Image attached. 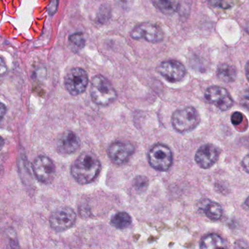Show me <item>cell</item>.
Masks as SVG:
<instances>
[{"instance_id":"obj_3","label":"cell","mask_w":249,"mask_h":249,"mask_svg":"<svg viewBox=\"0 0 249 249\" xmlns=\"http://www.w3.org/2000/svg\"><path fill=\"white\" fill-rule=\"evenodd\" d=\"M200 122L199 113L195 107L188 106L178 109L172 116L173 128L180 133L190 132L196 127Z\"/></svg>"},{"instance_id":"obj_4","label":"cell","mask_w":249,"mask_h":249,"mask_svg":"<svg viewBox=\"0 0 249 249\" xmlns=\"http://www.w3.org/2000/svg\"><path fill=\"white\" fill-rule=\"evenodd\" d=\"M148 160L150 165L154 170L166 172L173 164V153L167 145L156 144L148 152Z\"/></svg>"},{"instance_id":"obj_16","label":"cell","mask_w":249,"mask_h":249,"mask_svg":"<svg viewBox=\"0 0 249 249\" xmlns=\"http://www.w3.org/2000/svg\"><path fill=\"white\" fill-rule=\"evenodd\" d=\"M217 76L221 81L226 83L234 81L237 77V71L232 65L228 64H221L217 69Z\"/></svg>"},{"instance_id":"obj_28","label":"cell","mask_w":249,"mask_h":249,"mask_svg":"<svg viewBox=\"0 0 249 249\" xmlns=\"http://www.w3.org/2000/svg\"><path fill=\"white\" fill-rule=\"evenodd\" d=\"M245 204H246V206L249 207V196L246 199V202H245Z\"/></svg>"},{"instance_id":"obj_9","label":"cell","mask_w":249,"mask_h":249,"mask_svg":"<svg viewBox=\"0 0 249 249\" xmlns=\"http://www.w3.org/2000/svg\"><path fill=\"white\" fill-rule=\"evenodd\" d=\"M135 151V146L129 141H117L109 145L107 154L112 162L122 165L130 160Z\"/></svg>"},{"instance_id":"obj_18","label":"cell","mask_w":249,"mask_h":249,"mask_svg":"<svg viewBox=\"0 0 249 249\" xmlns=\"http://www.w3.org/2000/svg\"><path fill=\"white\" fill-rule=\"evenodd\" d=\"M201 249H217V248H225L224 240L216 234H210L205 236L201 240Z\"/></svg>"},{"instance_id":"obj_5","label":"cell","mask_w":249,"mask_h":249,"mask_svg":"<svg viewBox=\"0 0 249 249\" xmlns=\"http://www.w3.org/2000/svg\"><path fill=\"white\" fill-rule=\"evenodd\" d=\"M76 221V213L70 207H60L55 210L49 218L51 227L54 231L62 232L73 227Z\"/></svg>"},{"instance_id":"obj_21","label":"cell","mask_w":249,"mask_h":249,"mask_svg":"<svg viewBox=\"0 0 249 249\" xmlns=\"http://www.w3.org/2000/svg\"><path fill=\"white\" fill-rule=\"evenodd\" d=\"M207 2L213 8L224 10L229 9L233 5V0H207Z\"/></svg>"},{"instance_id":"obj_29","label":"cell","mask_w":249,"mask_h":249,"mask_svg":"<svg viewBox=\"0 0 249 249\" xmlns=\"http://www.w3.org/2000/svg\"><path fill=\"white\" fill-rule=\"evenodd\" d=\"M246 32H247V33L249 34V25L248 26L247 28H246Z\"/></svg>"},{"instance_id":"obj_19","label":"cell","mask_w":249,"mask_h":249,"mask_svg":"<svg viewBox=\"0 0 249 249\" xmlns=\"http://www.w3.org/2000/svg\"><path fill=\"white\" fill-rule=\"evenodd\" d=\"M69 43L71 49L75 53H78L84 49L86 44L85 37L81 33H77L70 36Z\"/></svg>"},{"instance_id":"obj_12","label":"cell","mask_w":249,"mask_h":249,"mask_svg":"<svg viewBox=\"0 0 249 249\" xmlns=\"http://www.w3.org/2000/svg\"><path fill=\"white\" fill-rule=\"evenodd\" d=\"M219 149L213 144H205L201 145L195 154V161L203 169L212 167L219 157Z\"/></svg>"},{"instance_id":"obj_10","label":"cell","mask_w":249,"mask_h":249,"mask_svg":"<svg viewBox=\"0 0 249 249\" xmlns=\"http://www.w3.org/2000/svg\"><path fill=\"white\" fill-rule=\"evenodd\" d=\"M205 98L208 103L213 105L222 111L228 110L234 104L232 97L228 91L218 86L208 87L205 92Z\"/></svg>"},{"instance_id":"obj_14","label":"cell","mask_w":249,"mask_h":249,"mask_svg":"<svg viewBox=\"0 0 249 249\" xmlns=\"http://www.w3.org/2000/svg\"><path fill=\"white\" fill-rule=\"evenodd\" d=\"M200 209L207 217L211 220H218L223 215V210L221 205L209 199L202 201Z\"/></svg>"},{"instance_id":"obj_13","label":"cell","mask_w":249,"mask_h":249,"mask_svg":"<svg viewBox=\"0 0 249 249\" xmlns=\"http://www.w3.org/2000/svg\"><path fill=\"white\" fill-rule=\"evenodd\" d=\"M81 146V140L72 131H65L61 134L56 141V148L60 154H73Z\"/></svg>"},{"instance_id":"obj_27","label":"cell","mask_w":249,"mask_h":249,"mask_svg":"<svg viewBox=\"0 0 249 249\" xmlns=\"http://www.w3.org/2000/svg\"><path fill=\"white\" fill-rule=\"evenodd\" d=\"M246 76L248 81H249V61L246 65Z\"/></svg>"},{"instance_id":"obj_6","label":"cell","mask_w":249,"mask_h":249,"mask_svg":"<svg viewBox=\"0 0 249 249\" xmlns=\"http://www.w3.org/2000/svg\"><path fill=\"white\" fill-rule=\"evenodd\" d=\"M88 84V75L82 68L71 70L65 78V89L72 96L83 94L87 90Z\"/></svg>"},{"instance_id":"obj_8","label":"cell","mask_w":249,"mask_h":249,"mask_svg":"<svg viewBox=\"0 0 249 249\" xmlns=\"http://www.w3.org/2000/svg\"><path fill=\"white\" fill-rule=\"evenodd\" d=\"M130 37L134 40H145L148 43H157L162 41L164 34L161 27L157 24L144 22L138 24L131 31Z\"/></svg>"},{"instance_id":"obj_1","label":"cell","mask_w":249,"mask_h":249,"mask_svg":"<svg viewBox=\"0 0 249 249\" xmlns=\"http://www.w3.org/2000/svg\"><path fill=\"white\" fill-rule=\"evenodd\" d=\"M101 161L93 153H82L72 164L71 173L77 183L89 184L94 181L101 170Z\"/></svg>"},{"instance_id":"obj_17","label":"cell","mask_w":249,"mask_h":249,"mask_svg":"<svg viewBox=\"0 0 249 249\" xmlns=\"http://www.w3.org/2000/svg\"><path fill=\"white\" fill-rule=\"evenodd\" d=\"M132 219L131 215L126 212H119L115 214L110 220V224L115 228L119 230H124L132 224Z\"/></svg>"},{"instance_id":"obj_11","label":"cell","mask_w":249,"mask_h":249,"mask_svg":"<svg viewBox=\"0 0 249 249\" xmlns=\"http://www.w3.org/2000/svg\"><path fill=\"white\" fill-rule=\"evenodd\" d=\"M157 72L169 82L177 83L184 78L186 70L184 65L178 61L168 60L159 65Z\"/></svg>"},{"instance_id":"obj_2","label":"cell","mask_w":249,"mask_h":249,"mask_svg":"<svg viewBox=\"0 0 249 249\" xmlns=\"http://www.w3.org/2000/svg\"><path fill=\"white\" fill-rule=\"evenodd\" d=\"M90 94L91 100L100 106H107L117 98V93L111 83L101 75H95L91 79Z\"/></svg>"},{"instance_id":"obj_7","label":"cell","mask_w":249,"mask_h":249,"mask_svg":"<svg viewBox=\"0 0 249 249\" xmlns=\"http://www.w3.org/2000/svg\"><path fill=\"white\" fill-rule=\"evenodd\" d=\"M33 170L37 180L44 184L52 183L56 176V165L53 160L46 156H38L36 158Z\"/></svg>"},{"instance_id":"obj_25","label":"cell","mask_w":249,"mask_h":249,"mask_svg":"<svg viewBox=\"0 0 249 249\" xmlns=\"http://www.w3.org/2000/svg\"><path fill=\"white\" fill-rule=\"evenodd\" d=\"M116 1L119 2V3H120L121 5H128L132 2V0H116Z\"/></svg>"},{"instance_id":"obj_24","label":"cell","mask_w":249,"mask_h":249,"mask_svg":"<svg viewBox=\"0 0 249 249\" xmlns=\"http://www.w3.org/2000/svg\"><path fill=\"white\" fill-rule=\"evenodd\" d=\"M242 167L246 173H249V155L246 156L242 160Z\"/></svg>"},{"instance_id":"obj_26","label":"cell","mask_w":249,"mask_h":249,"mask_svg":"<svg viewBox=\"0 0 249 249\" xmlns=\"http://www.w3.org/2000/svg\"><path fill=\"white\" fill-rule=\"evenodd\" d=\"M6 112V107L4 106L3 103L1 104V119H3L4 115H5V113Z\"/></svg>"},{"instance_id":"obj_20","label":"cell","mask_w":249,"mask_h":249,"mask_svg":"<svg viewBox=\"0 0 249 249\" xmlns=\"http://www.w3.org/2000/svg\"><path fill=\"white\" fill-rule=\"evenodd\" d=\"M134 189L138 192H143L146 190L148 186V180L145 176H138L134 178L133 183Z\"/></svg>"},{"instance_id":"obj_23","label":"cell","mask_w":249,"mask_h":249,"mask_svg":"<svg viewBox=\"0 0 249 249\" xmlns=\"http://www.w3.org/2000/svg\"><path fill=\"white\" fill-rule=\"evenodd\" d=\"M243 116L240 112H234L231 114V122L233 125L234 126H237V125L240 124L243 122Z\"/></svg>"},{"instance_id":"obj_15","label":"cell","mask_w":249,"mask_h":249,"mask_svg":"<svg viewBox=\"0 0 249 249\" xmlns=\"http://www.w3.org/2000/svg\"><path fill=\"white\" fill-rule=\"evenodd\" d=\"M154 6L165 15H172L178 11L180 0H152Z\"/></svg>"},{"instance_id":"obj_22","label":"cell","mask_w":249,"mask_h":249,"mask_svg":"<svg viewBox=\"0 0 249 249\" xmlns=\"http://www.w3.org/2000/svg\"><path fill=\"white\" fill-rule=\"evenodd\" d=\"M240 105L249 110V89L246 90L241 95L240 100Z\"/></svg>"}]
</instances>
